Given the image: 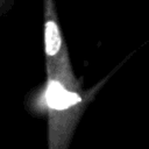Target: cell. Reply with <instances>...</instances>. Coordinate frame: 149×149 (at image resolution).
<instances>
[{"label":"cell","mask_w":149,"mask_h":149,"mask_svg":"<svg viewBox=\"0 0 149 149\" xmlns=\"http://www.w3.org/2000/svg\"><path fill=\"white\" fill-rule=\"evenodd\" d=\"M99 86L84 92L80 84L48 78L45 106L48 109V149H69L74 129Z\"/></svg>","instance_id":"obj_1"},{"label":"cell","mask_w":149,"mask_h":149,"mask_svg":"<svg viewBox=\"0 0 149 149\" xmlns=\"http://www.w3.org/2000/svg\"><path fill=\"white\" fill-rule=\"evenodd\" d=\"M43 27L47 77L69 84H79L72 71L54 0H43Z\"/></svg>","instance_id":"obj_2"},{"label":"cell","mask_w":149,"mask_h":149,"mask_svg":"<svg viewBox=\"0 0 149 149\" xmlns=\"http://www.w3.org/2000/svg\"><path fill=\"white\" fill-rule=\"evenodd\" d=\"M13 2H14V0H0V14L8 12V9H10Z\"/></svg>","instance_id":"obj_3"}]
</instances>
